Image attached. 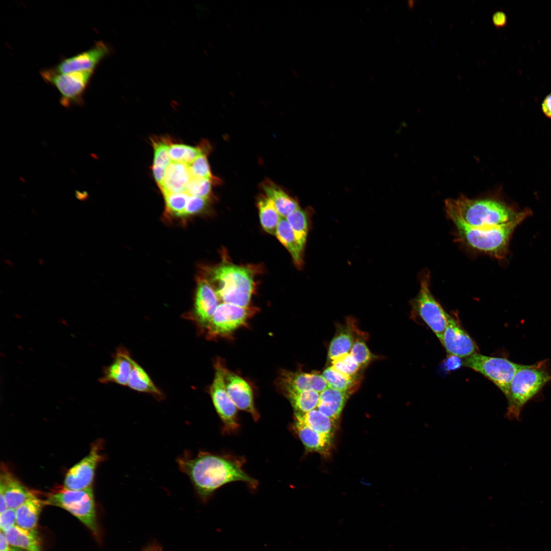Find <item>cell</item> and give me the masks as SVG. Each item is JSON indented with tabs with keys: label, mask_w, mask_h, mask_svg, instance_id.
Instances as JSON below:
<instances>
[{
	"label": "cell",
	"mask_w": 551,
	"mask_h": 551,
	"mask_svg": "<svg viewBox=\"0 0 551 551\" xmlns=\"http://www.w3.org/2000/svg\"><path fill=\"white\" fill-rule=\"evenodd\" d=\"M177 461L180 470L187 475L204 500L228 483L242 481L252 486L257 484L236 462L209 453L199 452L195 456L185 453Z\"/></svg>",
	"instance_id": "obj_1"
},
{
	"label": "cell",
	"mask_w": 551,
	"mask_h": 551,
	"mask_svg": "<svg viewBox=\"0 0 551 551\" xmlns=\"http://www.w3.org/2000/svg\"><path fill=\"white\" fill-rule=\"evenodd\" d=\"M530 213V211L525 210L520 212L512 221L486 228L472 227L454 215H446L454 224L458 241L475 252L503 260L508 254L510 241L515 229Z\"/></svg>",
	"instance_id": "obj_2"
},
{
	"label": "cell",
	"mask_w": 551,
	"mask_h": 551,
	"mask_svg": "<svg viewBox=\"0 0 551 551\" xmlns=\"http://www.w3.org/2000/svg\"><path fill=\"white\" fill-rule=\"evenodd\" d=\"M446 214H452L465 224L475 228L491 227L516 219V213L507 204L491 196L469 198L461 195L444 201Z\"/></svg>",
	"instance_id": "obj_3"
},
{
	"label": "cell",
	"mask_w": 551,
	"mask_h": 551,
	"mask_svg": "<svg viewBox=\"0 0 551 551\" xmlns=\"http://www.w3.org/2000/svg\"><path fill=\"white\" fill-rule=\"evenodd\" d=\"M210 274L212 285L220 300L241 307H248L254 288V273L251 269L223 263L210 269Z\"/></svg>",
	"instance_id": "obj_4"
},
{
	"label": "cell",
	"mask_w": 551,
	"mask_h": 551,
	"mask_svg": "<svg viewBox=\"0 0 551 551\" xmlns=\"http://www.w3.org/2000/svg\"><path fill=\"white\" fill-rule=\"evenodd\" d=\"M550 382L551 373L547 370L544 361L531 365L522 364L511 381L506 397L507 417L518 419L523 406Z\"/></svg>",
	"instance_id": "obj_5"
},
{
	"label": "cell",
	"mask_w": 551,
	"mask_h": 551,
	"mask_svg": "<svg viewBox=\"0 0 551 551\" xmlns=\"http://www.w3.org/2000/svg\"><path fill=\"white\" fill-rule=\"evenodd\" d=\"M44 505L58 507L70 512L93 533L97 532L96 512L92 486L82 490L61 489L51 494Z\"/></svg>",
	"instance_id": "obj_6"
},
{
	"label": "cell",
	"mask_w": 551,
	"mask_h": 551,
	"mask_svg": "<svg viewBox=\"0 0 551 551\" xmlns=\"http://www.w3.org/2000/svg\"><path fill=\"white\" fill-rule=\"evenodd\" d=\"M430 282L429 271L423 270L420 273L419 290L412 300V306L413 311L430 327L440 341L449 315L432 294Z\"/></svg>",
	"instance_id": "obj_7"
},
{
	"label": "cell",
	"mask_w": 551,
	"mask_h": 551,
	"mask_svg": "<svg viewBox=\"0 0 551 551\" xmlns=\"http://www.w3.org/2000/svg\"><path fill=\"white\" fill-rule=\"evenodd\" d=\"M94 73L93 71L59 73L53 68L42 70V78L54 86L60 94V103L65 107L81 106L83 96Z\"/></svg>",
	"instance_id": "obj_8"
},
{
	"label": "cell",
	"mask_w": 551,
	"mask_h": 551,
	"mask_svg": "<svg viewBox=\"0 0 551 551\" xmlns=\"http://www.w3.org/2000/svg\"><path fill=\"white\" fill-rule=\"evenodd\" d=\"M463 365L480 372L491 380L507 396L510 383L522 364L507 359L475 353L465 358Z\"/></svg>",
	"instance_id": "obj_9"
},
{
	"label": "cell",
	"mask_w": 551,
	"mask_h": 551,
	"mask_svg": "<svg viewBox=\"0 0 551 551\" xmlns=\"http://www.w3.org/2000/svg\"><path fill=\"white\" fill-rule=\"evenodd\" d=\"M215 374L210 387V394L215 409L228 430L238 428L237 420V408L230 398L225 385L224 371L226 368L221 361L215 365Z\"/></svg>",
	"instance_id": "obj_10"
},
{
	"label": "cell",
	"mask_w": 551,
	"mask_h": 551,
	"mask_svg": "<svg viewBox=\"0 0 551 551\" xmlns=\"http://www.w3.org/2000/svg\"><path fill=\"white\" fill-rule=\"evenodd\" d=\"M247 308L222 303L215 310L207 328L211 336L229 335L244 325L249 317Z\"/></svg>",
	"instance_id": "obj_11"
},
{
	"label": "cell",
	"mask_w": 551,
	"mask_h": 551,
	"mask_svg": "<svg viewBox=\"0 0 551 551\" xmlns=\"http://www.w3.org/2000/svg\"><path fill=\"white\" fill-rule=\"evenodd\" d=\"M100 445L98 442L93 444L88 455L68 470L64 481L65 488L78 490L92 486L96 466L102 459Z\"/></svg>",
	"instance_id": "obj_12"
},
{
	"label": "cell",
	"mask_w": 551,
	"mask_h": 551,
	"mask_svg": "<svg viewBox=\"0 0 551 551\" xmlns=\"http://www.w3.org/2000/svg\"><path fill=\"white\" fill-rule=\"evenodd\" d=\"M110 48L103 41H98L90 49L62 60L53 69L59 73L93 71L110 53Z\"/></svg>",
	"instance_id": "obj_13"
},
{
	"label": "cell",
	"mask_w": 551,
	"mask_h": 551,
	"mask_svg": "<svg viewBox=\"0 0 551 551\" xmlns=\"http://www.w3.org/2000/svg\"><path fill=\"white\" fill-rule=\"evenodd\" d=\"M440 342L448 355L466 358L476 352V346L471 338L450 315Z\"/></svg>",
	"instance_id": "obj_14"
},
{
	"label": "cell",
	"mask_w": 551,
	"mask_h": 551,
	"mask_svg": "<svg viewBox=\"0 0 551 551\" xmlns=\"http://www.w3.org/2000/svg\"><path fill=\"white\" fill-rule=\"evenodd\" d=\"M279 384L283 392L313 390L319 393L328 388L322 374L316 372L283 371Z\"/></svg>",
	"instance_id": "obj_15"
},
{
	"label": "cell",
	"mask_w": 551,
	"mask_h": 551,
	"mask_svg": "<svg viewBox=\"0 0 551 551\" xmlns=\"http://www.w3.org/2000/svg\"><path fill=\"white\" fill-rule=\"evenodd\" d=\"M224 382L227 392L237 408L249 413L257 420L259 415L254 406L253 391L248 383L227 368L224 371Z\"/></svg>",
	"instance_id": "obj_16"
},
{
	"label": "cell",
	"mask_w": 551,
	"mask_h": 551,
	"mask_svg": "<svg viewBox=\"0 0 551 551\" xmlns=\"http://www.w3.org/2000/svg\"><path fill=\"white\" fill-rule=\"evenodd\" d=\"M220 299L209 282L203 280L199 282L195 294L194 315L201 327L207 328L217 307Z\"/></svg>",
	"instance_id": "obj_17"
},
{
	"label": "cell",
	"mask_w": 551,
	"mask_h": 551,
	"mask_svg": "<svg viewBox=\"0 0 551 551\" xmlns=\"http://www.w3.org/2000/svg\"><path fill=\"white\" fill-rule=\"evenodd\" d=\"M0 491L9 509L16 510L34 494L6 469H1Z\"/></svg>",
	"instance_id": "obj_18"
},
{
	"label": "cell",
	"mask_w": 551,
	"mask_h": 551,
	"mask_svg": "<svg viewBox=\"0 0 551 551\" xmlns=\"http://www.w3.org/2000/svg\"><path fill=\"white\" fill-rule=\"evenodd\" d=\"M133 360L126 350L119 349L112 362L105 368L99 381L102 383H114L127 386L132 369Z\"/></svg>",
	"instance_id": "obj_19"
},
{
	"label": "cell",
	"mask_w": 551,
	"mask_h": 551,
	"mask_svg": "<svg viewBox=\"0 0 551 551\" xmlns=\"http://www.w3.org/2000/svg\"><path fill=\"white\" fill-rule=\"evenodd\" d=\"M191 178L188 165L171 162L166 169L162 183L159 187L163 196L186 192L188 184Z\"/></svg>",
	"instance_id": "obj_20"
},
{
	"label": "cell",
	"mask_w": 551,
	"mask_h": 551,
	"mask_svg": "<svg viewBox=\"0 0 551 551\" xmlns=\"http://www.w3.org/2000/svg\"><path fill=\"white\" fill-rule=\"evenodd\" d=\"M294 428L308 450L322 455H327L329 453L333 436L318 433L296 419Z\"/></svg>",
	"instance_id": "obj_21"
},
{
	"label": "cell",
	"mask_w": 551,
	"mask_h": 551,
	"mask_svg": "<svg viewBox=\"0 0 551 551\" xmlns=\"http://www.w3.org/2000/svg\"><path fill=\"white\" fill-rule=\"evenodd\" d=\"M350 394L328 387L320 393L317 409L331 419L337 420Z\"/></svg>",
	"instance_id": "obj_22"
},
{
	"label": "cell",
	"mask_w": 551,
	"mask_h": 551,
	"mask_svg": "<svg viewBox=\"0 0 551 551\" xmlns=\"http://www.w3.org/2000/svg\"><path fill=\"white\" fill-rule=\"evenodd\" d=\"M261 186L265 195L273 202L281 217L286 218L292 212L300 208L296 199L270 181H264Z\"/></svg>",
	"instance_id": "obj_23"
},
{
	"label": "cell",
	"mask_w": 551,
	"mask_h": 551,
	"mask_svg": "<svg viewBox=\"0 0 551 551\" xmlns=\"http://www.w3.org/2000/svg\"><path fill=\"white\" fill-rule=\"evenodd\" d=\"M352 322L338 328L328 350V359L330 362L350 353L356 339L355 333L357 331Z\"/></svg>",
	"instance_id": "obj_24"
},
{
	"label": "cell",
	"mask_w": 551,
	"mask_h": 551,
	"mask_svg": "<svg viewBox=\"0 0 551 551\" xmlns=\"http://www.w3.org/2000/svg\"><path fill=\"white\" fill-rule=\"evenodd\" d=\"M42 501L34 495L16 510V525L24 529L35 530L43 506Z\"/></svg>",
	"instance_id": "obj_25"
},
{
	"label": "cell",
	"mask_w": 551,
	"mask_h": 551,
	"mask_svg": "<svg viewBox=\"0 0 551 551\" xmlns=\"http://www.w3.org/2000/svg\"><path fill=\"white\" fill-rule=\"evenodd\" d=\"M10 545L26 551H42L36 530L24 529L17 525L4 532Z\"/></svg>",
	"instance_id": "obj_26"
},
{
	"label": "cell",
	"mask_w": 551,
	"mask_h": 551,
	"mask_svg": "<svg viewBox=\"0 0 551 551\" xmlns=\"http://www.w3.org/2000/svg\"><path fill=\"white\" fill-rule=\"evenodd\" d=\"M275 235L291 255L295 264L301 266L303 263V248L297 242L294 233L285 217H281Z\"/></svg>",
	"instance_id": "obj_27"
},
{
	"label": "cell",
	"mask_w": 551,
	"mask_h": 551,
	"mask_svg": "<svg viewBox=\"0 0 551 551\" xmlns=\"http://www.w3.org/2000/svg\"><path fill=\"white\" fill-rule=\"evenodd\" d=\"M295 419L318 433L333 436L335 421L326 416L317 409L305 413H295Z\"/></svg>",
	"instance_id": "obj_28"
},
{
	"label": "cell",
	"mask_w": 551,
	"mask_h": 551,
	"mask_svg": "<svg viewBox=\"0 0 551 551\" xmlns=\"http://www.w3.org/2000/svg\"><path fill=\"white\" fill-rule=\"evenodd\" d=\"M127 386L138 392L149 393L159 397L163 395L147 372L134 360Z\"/></svg>",
	"instance_id": "obj_29"
},
{
	"label": "cell",
	"mask_w": 551,
	"mask_h": 551,
	"mask_svg": "<svg viewBox=\"0 0 551 551\" xmlns=\"http://www.w3.org/2000/svg\"><path fill=\"white\" fill-rule=\"evenodd\" d=\"M260 223L268 233L275 235L281 216L273 202L265 194L261 195L257 201Z\"/></svg>",
	"instance_id": "obj_30"
},
{
	"label": "cell",
	"mask_w": 551,
	"mask_h": 551,
	"mask_svg": "<svg viewBox=\"0 0 551 551\" xmlns=\"http://www.w3.org/2000/svg\"><path fill=\"white\" fill-rule=\"evenodd\" d=\"M284 393L293 407L295 413L309 412L316 409L319 404L320 393L313 390L289 391Z\"/></svg>",
	"instance_id": "obj_31"
},
{
	"label": "cell",
	"mask_w": 551,
	"mask_h": 551,
	"mask_svg": "<svg viewBox=\"0 0 551 551\" xmlns=\"http://www.w3.org/2000/svg\"><path fill=\"white\" fill-rule=\"evenodd\" d=\"M170 143L163 140L153 142L154 157L152 171L154 177L159 186L162 183L166 169L171 162L168 154Z\"/></svg>",
	"instance_id": "obj_32"
},
{
	"label": "cell",
	"mask_w": 551,
	"mask_h": 551,
	"mask_svg": "<svg viewBox=\"0 0 551 551\" xmlns=\"http://www.w3.org/2000/svg\"><path fill=\"white\" fill-rule=\"evenodd\" d=\"M329 388L350 394L357 387L359 379L344 375L331 366L327 368L322 374Z\"/></svg>",
	"instance_id": "obj_33"
},
{
	"label": "cell",
	"mask_w": 551,
	"mask_h": 551,
	"mask_svg": "<svg viewBox=\"0 0 551 551\" xmlns=\"http://www.w3.org/2000/svg\"><path fill=\"white\" fill-rule=\"evenodd\" d=\"M295 238L304 249L308 231V216L306 211L300 208L292 212L286 217Z\"/></svg>",
	"instance_id": "obj_34"
},
{
	"label": "cell",
	"mask_w": 551,
	"mask_h": 551,
	"mask_svg": "<svg viewBox=\"0 0 551 551\" xmlns=\"http://www.w3.org/2000/svg\"><path fill=\"white\" fill-rule=\"evenodd\" d=\"M199 147H193L180 143H170L168 154L171 162L189 165L198 156L204 153Z\"/></svg>",
	"instance_id": "obj_35"
},
{
	"label": "cell",
	"mask_w": 551,
	"mask_h": 551,
	"mask_svg": "<svg viewBox=\"0 0 551 551\" xmlns=\"http://www.w3.org/2000/svg\"><path fill=\"white\" fill-rule=\"evenodd\" d=\"M331 366L341 373L350 378L359 379L361 369L350 353L343 355L330 362Z\"/></svg>",
	"instance_id": "obj_36"
},
{
	"label": "cell",
	"mask_w": 551,
	"mask_h": 551,
	"mask_svg": "<svg viewBox=\"0 0 551 551\" xmlns=\"http://www.w3.org/2000/svg\"><path fill=\"white\" fill-rule=\"evenodd\" d=\"M189 196L187 192L164 195L167 212L176 216L183 217Z\"/></svg>",
	"instance_id": "obj_37"
},
{
	"label": "cell",
	"mask_w": 551,
	"mask_h": 551,
	"mask_svg": "<svg viewBox=\"0 0 551 551\" xmlns=\"http://www.w3.org/2000/svg\"><path fill=\"white\" fill-rule=\"evenodd\" d=\"M213 181L200 178H192L187 187L189 195L208 198L212 192Z\"/></svg>",
	"instance_id": "obj_38"
},
{
	"label": "cell",
	"mask_w": 551,
	"mask_h": 551,
	"mask_svg": "<svg viewBox=\"0 0 551 551\" xmlns=\"http://www.w3.org/2000/svg\"><path fill=\"white\" fill-rule=\"evenodd\" d=\"M188 165L192 178H200L216 180L211 173L207 155L204 153Z\"/></svg>",
	"instance_id": "obj_39"
},
{
	"label": "cell",
	"mask_w": 551,
	"mask_h": 551,
	"mask_svg": "<svg viewBox=\"0 0 551 551\" xmlns=\"http://www.w3.org/2000/svg\"><path fill=\"white\" fill-rule=\"evenodd\" d=\"M350 353L361 369L366 366L372 358L364 339L359 337L355 339Z\"/></svg>",
	"instance_id": "obj_40"
},
{
	"label": "cell",
	"mask_w": 551,
	"mask_h": 551,
	"mask_svg": "<svg viewBox=\"0 0 551 551\" xmlns=\"http://www.w3.org/2000/svg\"><path fill=\"white\" fill-rule=\"evenodd\" d=\"M208 198L189 195L183 217L195 214L203 211L207 207Z\"/></svg>",
	"instance_id": "obj_41"
},
{
	"label": "cell",
	"mask_w": 551,
	"mask_h": 551,
	"mask_svg": "<svg viewBox=\"0 0 551 551\" xmlns=\"http://www.w3.org/2000/svg\"><path fill=\"white\" fill-rule=\"evenodd\" d=\"M16 523V510L8 508L0 513L1 531L5 532L15 525Z\"/></svg>",
	"instance_id": "obj_42"
},
{
	"label": "cell",
	"mask_w": 551,
	"mask_h": 551,
	"mask_svg": "<svg viewBox=\"0 0 551 551\" xmlns=\"http://www.w3.org/2000/svg\"><path fill=\"white\" fill-rule=\"evenodd\" d=\"M460 358V357L456 356L448 355V357L444 363L446 369L447 370H454L459 368L462 363L463 364Z\"/></svg>",
	"instance_id": "obj_43"
},
{
	"label": "cell",
	"mask_w": 551,
	"mask_h": 551,
	"mask_svg": "<svg viewBox=\"0 0 551 551\" xmlns=\"http://www.w3.org/2000/svg\"><path fill=\"white\" fill-rule=\"evenodd\" d=\"M492 21L494 25L497 28L505 27L507 23V18L506 14L500 11L495 12L492 15Z\"/></svg>",
	"instance_id": "obj_44"
},
{
	"label": "cell",
	"mask_w": 551,
	"mask_h": 551,
	"mask_svg": "<svg viewBox=\"0 0 551 551\" xmlns=\"http://www.w3.org/2000/svg\"><path fill=\"white\" fill-rule=\"evenodd\" d=\"M542 110L546 116L551 118V93L544 99L542 103Z\"/></svg>",
	"instance_id": "obj_45"
},
{
	"label": "cell",
	"mask_w": 551,
	"mask_h": 551,
	"mask_svg": "<svg viewBox=\"0 0 551 551\" xmlns=\"http://www.w3.org/2000/svg\"><path fill=\"white\" fill-rule=\"evenodd\" d=\"M9 543L7 539L4 532L1 531L0 534V551H9L10 547Z\"/></svg>",
	"instance_id": "obj_46"
},
{
	"label": "cell",
	"mask_w": 551,
	"mask_h": 551,
	"mask_svg": "<svg viewBox=\"0 0 551 551\" xmlns=\"http://www.w3.org/2000/svg\"><path fill=\"white\" fill-rule=\"evenodd\" d=\"M8 509L6 498L3 493L0 491V513L5 512Z\"/></svg>",
	"instance_id": "obj_47"
},
{
	"label": "cell",
	"mask_w": 551,
	"mask_h": 551,
	"mask_svg": "<svg viewBox=\"0 0 551 551\" xmlns=\"http://www.w3.org/2000/svg\"><path fill=\"white\" fill-rule=\"evenodd\" d=\"M143 551H162V550L159 545L153 544L145 547Z\"/></svg>",
	"instance_id": "obj_48"
},
{
	"label": "cell",
	"mask_w": 551,
	"mask_h": 551,
	"mask_svg": "<svg viewBox=\"0 0 551 551\" xmlns=\"http://www.w3.org/2000/svg\"><path fill=\"white\" fill-rule=\"evenodd\" d=\"M9 551H20V550H19V549H17V548H14V547H11V548H10V550H9Z\"/></svg>",
	"instance_id": "obj_49"
}]
</instances>
